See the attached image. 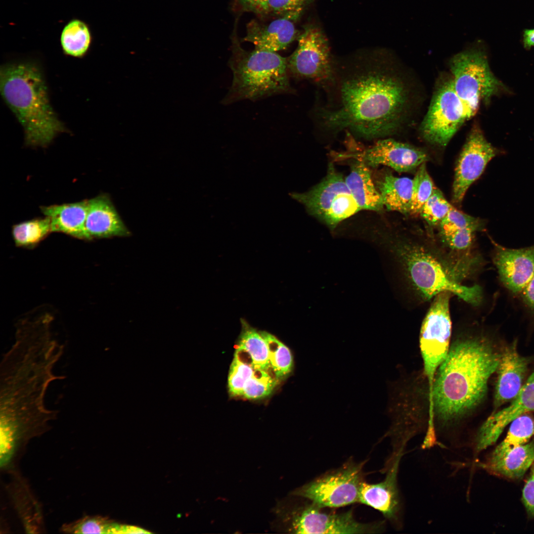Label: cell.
Masks as SVG:
<instances>
[{
  "mask_svg": "<svg viewBox=\"0 0 534 534\" xmlns=\"http://www.w3.org/2000/svg\"><path fill=\"white\" fill-rule=\"evenodd\" d=\"M85 229L88 240L131 235L107 194L88 200Z\"/></svg>",
  "mask_w": 534,
  "mask_h": 534,
  "instance_id": "obj_18",
  "label": "cell"
},
{
  "mask_svg": "<svg viewBox=\"0 0 534 534\" xmlns=\"http://www.w3.org/2000/svg\"><path fill=\"white\" fill-rule=\"evenodd\" d=\"M505 439L485 460L492 461L499 459L512 449L528 443L534 436V418L525 414L513 420Z\"/></svg>",
  "mask_w": 534,
  "mask_h": 534,
  "instance_id": "obj_25",
  "label": "cell"
},
{
  "mask_svg": "<svg viewBox=\"0 0 534 534\" xmlns=\"http://www.w3.org/2000/svg\"><path fill=\"white\" fill-rule=\"evenodd\" d=\"M530 475L523 490L522 500L530 517H534V462L532 465Z\"/></svg>",
  "mask_w": 534,
  "mask_h": 534,
  "instance_id": "obj_37",
  "label": "cell"
},
{
  "mask_svg": "<svg viewBox=\"0 0 534 534\" xmlns=\"http://www.w3.org/2000/svg\"><path fill=\"white\" fill-rule=\"evenodd\" d=\"M345 179L360 210L380 212L383 210L381 195L372 181L369 167L365 164L356 160Z\"/></svg>",
  "mask_w": 534,
  "mask_h": 534,
  "instance_id": "obj_22",
  "label": "cell"
},
{
  "mask_svg": "<svg viewBox=\"0 0 534 534\" xmlns=\"http://www.w3.org/2000/svg\"><path fill=\"white\" fill-rule=\"evenodd\" d=\"M115 523L100 517H88L65 527L67 532L76 534H114Z\"/></svg>",
  "mask_w": 534,
  "mask_h": 534,
  "instance_id": "obj_36",
  "label": "cell"
},
{
  "mask_svg": "<svg viewBox=\"0 0 534 534\" xmlns=\"http://www.w3.org/2000/svg\"><path fill=\"white\" fill-rule=\"evenodd\" d=\"M40 209L43 215L49 219L52 232H61L88 240L85 229L88 200L43 206L40 207Z\"/></svg>",
  "mask_w": 534,
  "mask_h": 534,
  "instance_id": "obj_21",
  "label": "cell"
},
{
  "mask_svg": "<svg viewBox=\"0 0 534 534\" xmlns=\"http://www.w3.org/2000/svg\"><path fill=\"white\" fill-rule=\"evenodd\" d=\"M310 0H266L254 11L261 14L287 16L295 20Z\"/></svg>",
  "mask_w": 534,
  "mask_h": 534,
  "instance_id": "obj_34",
  "label": "cell"
},
{
  "mask_svg": "<svg viewBox=\"0 0 534 534\" xmlns=\"http://www.w3.org/2000/svg\"><path fill=\"white\" fill-rule=\"evenodd\" d=\"M292 509L288 517V530L295 534H375L383 530V523L358 521L352 510H325L309 501Z\"/></svg>",
  "mask_w": 534,
  "mask_h": 534,
  "instance_id": "obj_11",
  "label": "cell"
},
{
  "mask_svg": "<svg viewBox=\"0 0 534 534\" xmlns=\"http://www.w3.org/2000/svg\"><path fill=\"white\" fill-rule=\"evenodd\" d=\"M242 330L238 348L245 352L250 357L254 368L268 371L270 368L268 347L260 332L242 320Z\"/></svg>",
  "mask_w": 534,
  "mask_h": 534,
  "instance_id": "obj_26",
  "label": "cell"
},
{
  "mask_svg": "<svg viewBox=\"0 0 534 534\" xmlns=\"http://www.w3.org/2000/svg\"><path fill=\"white\" fill-rule=\"evenodd\" d=\"M493 244V261L501 281L513 293L522 292L534 276V245L513 249Z\"/></svg>",
  "mask_w": 534,
  "mask_h": 534,
  "instance_id": "obj_17",
  "label": "cell"
},
{
  "mask_svg": "<svg viewBox=\"0 0 534 534\" xmlns=\"http://www.w3.org/2000/svg\"><path fill=\"white\" fill-rule=\"evenodd\" d=\"M473 116L456 93L451 76H448L438 84L421 123L420 133L430 143L445 147L463 124Z\"/></svg>",
  "mask_w": 534,
  "mask_h": 534,
  "instance_id": "obj_8",
  "label": "cell"
},
{
  "mask_svg": "<svg viewBox=\"0 0 534 534\" xmlns=\"http://www.w3.org/2000/svg\"><path fill=\"white\" fill-rule=\"evenodd\" d=\"M349 157L368 167L384 165L399 173L411 172L429 158L420 148L391 138L379 140L368 148L350 153Z\"/></svg>",
  "mask_w": 534,
  "mask_h": 534,
  "instance_id": "obj_16",
  "label": "cell"
},
{
  "mask_svg": "<svg viewBox=\"0 0 534 534\" xmlns=\"http://www.w3.org/2000/svg\"><path fill=\"white\" fill-rule=\"evenodd\" d=\"M498 151L486 139L478 127H474L463 145L456 163L452 196L460 204L469 187L482 174Z\"/></svg>",
  "mask_w": 534,
  "mask_h": 534,
  "instance_id": "obj_13",
  "label": "cell"
},
{
  "mask_svg": "<svg viewBox=\"0 0 534 534\" xmlns=\"http://www.w3.org/2000/svg\"><path fill=\"white\" fill-rule=\"evenodd\" d=\"M522 293L525 304L534 311V276L522 291Z\"/></svg>",
  "mask_w": 534,
  "mask_h": 534,
  "instance_id": "obj_38",
  "label": "cell"
},
{
  "mask_svg": "<svg viewBox=\"0 0 534 534\" xmlns=\"http://www.w3.org/2000/svg\"><path fill=\"white\" fill-rule=\"evenodd\" d=\"M527 359L521 356L514 341L501 353L496 371L494 405L497 408L511 401L519 394L523 386L528 367Z\"/></svg>",
  "mask_w": 534,
  "mask_h": 534,
  "instance_id": "obj_19",
  "label": "cell"
},
{
  "mask_svg": "<svg viewBox=\"0 0 534 534\" xmlns=\"http://www.w3.org/2000/svg\"><path fill=\"white\" fill-rule=\"evenodd\" d=\"M296 198L311 214L331 229L360 211L345 178L332 164L319 183Z\"/></svg>",
  "mask_w": 534,
  "mask_h": 534,
  "instance_id": "obj_9",
  "label": "cell"
},
{
  "mask_svg": "<svg viewBox=\"0 0 534 534\" xmlns=\"http://www.w3.org/2000/svg\"><path fill=\"white\" fill-rule=\"evenodd\" d=\"M523 42L526 48L534 46V29H526L524 31Z\"/></svg>",
  "mask_w": 534,
  "mask_h": 534,
  "instance_id": "obj_40",
  "label": "cell"
},
{
  "mask_svg": "<svg viewBox=\"0 0 534 534\" xmlns=\"http://www.w3.org/2000/svg\"><path fill=\"white\" fill-rule=\"evenodd\" d=\"M384 207L403 214L410 213L412 179L386 174L377 183Z\"/></svg>",
  "mask_w": 534,
  "mask_h": 534,
  "instance_id": "obj_24",
  "label": "cell"
},
{
  "mask_svg": "<svg viewBox=\"0 0 534 534\" xmlns=\"http://www.w3.org/2000/svg\"><path fill=\"white\" fill-rule=\"evenodd\" d=\"M451 295L450 292H443L434 297L420 329V349L429 389L432 387L437 370L446 357L450 346L451 321L449 300Z\"/></svg>",
  "mask_w": 534,
  "mask_h": 534,
  "instance_id": "obj_10",
  "label": "cell"
},
{
  "mask_svg": "<svg viewBox=\"0 0 534 534\" xmlns=\"http://www.w3.org/2000/svg\"><path fill=\"white\" fill-rule=\"evenodd\" d=\"M449 65L454 90L474 115L481 102L489 103L503 88L491 72L485 52L475 44L452 56Z\"/></svg>",
  "mask_w": 534,
  "mask_h": 534,
  "instance_id": "obj_6",
  "label": "cell"
},
{
  "mask_svg": "<svg viewBox=\"0 0 534 534\" xmlns=\"http://www.w3.org/2000/svg\"><path fill=\"white\" fill-rule=\"evenodd\" d=\"M391 64L374 60L354 65L342 77L334 107L320 111L326 128L347 129L366 138L397 131L409 103V90Z\"/></svg>",
  "mask_w": 534,
  "mask_h": 534,
  "instance_id": "obj_2",
  "label": "cell"
},
{
  "mask_svg": "<svg viewBox=\"0 0 534 534\" xmlns=\"http://www.w3.org/2000/svg\"><path fill=\"white\" fill-rule=\"evenodd\" d=\"M254 370L251 358L247 359L237 349L228 376V387L231 395L242 397L245 383L252 375Z\"/></svg>",
  "mask_w": 534,
  "mask_h": 534,
  "instance_id": "obj_30",
  "label": "cell"
},
{
  "mask_svg": "<svg viewBox=\"0 0 534 534\" xmlns=\"http://www.w3.org/2000/svg\"><path fill=\"white\" fill-rule=\"evenodd\" d=\"M267 342L270 368L274 377L277 380H283L292 372L293 366V356L291 351L286 345L272 334L265 331H260Z\"/></svg>",
  "mask_w": 534,
  "mask_h": 534,
  "instance_id": "obj_29",
  "label": "cell"
},
{
  "mask_svg": "<svg viewBox=\"0 0 534 534\" xmlns=\"http://www.w3.org/2000/svg\"><path fill=\"white\" fill-rule=\"evenodd\" d=\"M64 346L53 339L49 321L39 319L18 325L15 341L0 365V432L2 440L16 443L40 433L57 411L47 408L45 397L52 381L65 378L53 370Z\"/></svg>",
  "mask_w": 534,
  "mask_h": 534,
  "instance_id": "obj_1",
  "label": "cell"
},
{
  "mask_svg": "<svg viewBox=\"0 0 534 534\" xmlns=\"http://www.w3.org/2000/svg\"><path fill=\"white\" fill-rule=\"evenodd\" d=\"M52 232L49 219L34 218L13 225L11 233L16 246L32 248Z\"/></svg>",
  "mask_w": 534,
  "mask_h": 534,
  "instance_id": "obj_28",
  "label": "cell"
},
{
  "mask_svg": "<svg viewBox=\"0 0 534 534\" xmlns=\"http://www.w3.org/2000/svg\"><path fill=\"white\" fill-rule=\"evenodd\" d=\"M534 462V439L517 447L502 458L477 462V466L489 473L510 480L522 478Z\"/></svg>",
  "mask_w": 534,
  "mask_h": 534,
  "instance_id": "obj_23",
  "label": "cell"
},
{
  "mask_svg": "<svg viewBox=\"0 0 534 534\" xmlns=\"http://www.w3.org/2000/svg\"><path fill=\"white\" fill-rule=\"evenodd\" d=\"M277 381L274 377L270 375L268 371L256 369L245 382L242 397L252 400L265 398L272 393Z\"/></svg>",
  "mask_w": 534,
  "mask_h": 534,
  "instance_id": "obj_32",
  "label": "cell"
},
{
  "mask_svg": "<svg viewBox=\"0 0 534 534\" xmlns=\"http://www.w3.org/2000/svg\"><path fill=\"white\" fill-rule=\"evenodd\" d=\"M242 2L249 9L255 11L266 0H241Z\"/></svg>",
  "mask_w": 534,
  "mask_h": 534,
  "instance_id": "obj_41",
  "label": "cell"
},
{
  "mask_svg": "<svg viewBox=\"0 0 534 534\" xmlns=\"http://www.w3.org/2000/svg\"><path fill=\"white\" fill-rule=\"evenodd\" d=\"M483 222L479 218L467 215L453 206L439 224V231L469 228L477 231L482 230Z\"/></svg>",
  "mask_w": 534,
  "mask_h": 534,
  "instance_id": "obj_35",
  "label": "cell"
},
{
  "mask_svg": "<svg viewBox=\"0 0 534 534\" xmlns=\"http://www.w3.org/2000/svg\"><path fill=\"white\" fill-rule=\"evenodd\" d=\"M232 72L231 86L222 103L252 101L292 91L288 58L273 52L255 48L251 52L234 43L229 62Z\"/></svg>",
  "mask_w": 534,
  "mask_h": 534,
  "instance_id": "obj_5",
  "label": "cell"
},
{
  "mask_svg": "<svg viewBox=\"0 0 534 534\" xmlns=\"http://www.w3.org/2000/svg\"><path fill=\"white\" fill-rule=\"evenodd\" d=\"M365 462L351 459L297 488L292 494L322 508H338L359 503Z\"/></svg>",
  "mask_w": 534,
  "mask_h": 534,
  "instance_id": "obj_7",
  "label": "cell"
},
{
  "mask_svg": "<svg viewBox=\"0 0 534 534\" xmlns=\"http://www.w3.org/2000/svg\"><path fill=\"white\" fill-rule=\"evenodd\" d=\"M402 453H393L383 480L370 484L363 481L359 493V503L381 512L397 529L402 527V502L398 485V475Z\"/></svg>",
  "mask_w": 534,
  "mask_h": 534,
  "instance_id": "obj_14",
  "label": "cell"
},
{
  "mask_svg": "<svg viewBox=\"0 0 534 534\" xmlns=\"http://www.w3.org/2000/svg\"><path fill=\"white\" fill-rule=\"evenodd\" d=\"M0 89L24 129L27 146L46 147L65 131L50 104L44 76L35 63L4 64L0 68Z\"/></svg>",
  "mask_w": 534,
  "mask_h": 534,
  "instance_id": "obj_4",
  "label": "cell"
},
{
  "mask_svg": "<svg viewBox=\"0 0 534 534\" xmlns=\"http://www.w3.org/2000/svg\"><path fill=\"white\" fill-rule=\"evenodd\" d=\"M500 356L482 334H465L450 344L429 389V416L437 429L455 424L481 403Z\"/></svg>",
  "mask_w": 534,
  "mask_h": 534,
  "instance_id": "obj_3",
  "label": "cell"
},
{
  "mask_svg": "<svg viewBox=\"0 0 534 534\" xmlns=\"http://www.w3.org/2000/svg\"><path fill=\"white\" fill-rule=\"evenodd\" d=\"M149 532L141 528L118 524L117 534H148Z\"/></svg>",
  "mask_w": 534,
  "mask_h": 534,
  "instance_id": "obj_39",
  "label": "cell"
},
{
  "mask_svg": "<svg viewBox=\"0 0 534 534\" xmlns=\"http://www.w3.org/2000/svg\"><path fill=\"white\" fill-rule=\"evenodd\" d=\"M293 21L287 16L267 24L252 21L248 25L243 41L252 43L256 49L273 52L284 49L297 36Z\"/></svg>",
  "mask_w": 534,
  "mask_h": 534,
  "instance_id": "obj_20",
  "label": "cell"
},
{
  "mask_svg": "<svg viewBox=\"0 0 534 534\" xmlns=\"http://www.w3.org/2000/svg\"><path fill=\"white\" fill-rule=\"evenodd\" d=\"M534 411V372L511 403L493 412L482 424L472 443L474 458L492 445L505 427L517 417Z\"/></svg>",
  "mask_w": 534,
  "mask_h": 534,
  "instance_id": "obj_15",
  "label": "cell"
},
{
  "mask_svg": "<svg viewBox=\"0 0 534 534\" xmlns=\"http://www.w3.org/2000/svg\"><path fill=\"white\" fill-rule=\"evenodd\" d=\"M298 40L296 49L288 58L289 71L296 77L317 83L332 81L335 67L327 39L321 30L308 26Z\"/></svg>",
  "mask_w": 534,
  "mask_h": 534,
  "instance_id": "obj_12",
  "label": "cell"
},
{
  "mask_svg": "<svg viewBox=\"0 0 534 534\" xmlns=\"http://www.w3.org/2000/svg\"><path fill=\"white\" fill-rule=\"evenodd\" d=\"M452 207L441 191L435 187L432 195L422 207L419 214L430 226H437Z\"/></svg>",
  "mask_w": 534,
  "mask_h": 534,
  "instance_id": "obj_33",
  "label": "cell"
},
{
  "mask_svg": "<svg viewBox=\"0 0 534 534\" xmlns=\"http://www.w3.org/2000/svg\"><path fill=\"white\" fill-rule=\"evenodd\" d=\"M435 187L427 170L426 163L421 164L412 179L411 204L409 214H419L422 207L432 195Z\"/></svg>",
  "mask_w": 534,
  "mask_h": 534,
  "instance_id": "obj_31",
  "label": "cell"
},
{
  "mask_svg": "<svg viewBox=\"0 0 534 534\" xmlns=\"http://www.w3.org/2000/svg\"><path fill=\"white\" fill-rule=\"evenodd\" d=\"M91 34L88 25L83 21L73 19L63 27L60 43L65 53L81 57L88 50L91 42Z\"/></svg>",
  "mask_w": 534,
  "mask_h": 534,
  "instance_id": "obj_27",
  "label": "cell"
}]
</instances>
